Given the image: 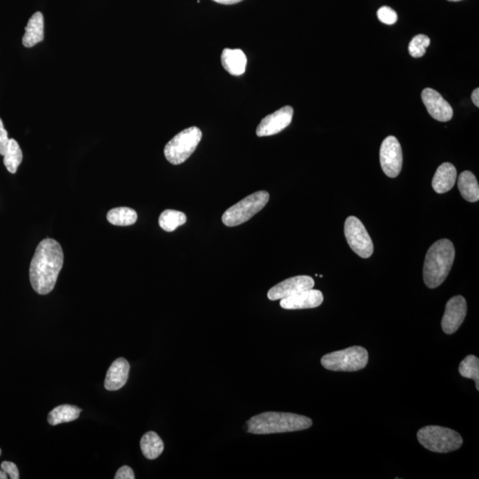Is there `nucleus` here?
Wrapping results in <instances>:
<instances>
[{"label":"nucleus","instance_id":"f257e3e1","mask_svg":"<svg viewBox=\"0 0 479 479\" xmlns=\"http://www.w3.org/2000/svg\"><path fill=\"white\" fill-rule=\"evenodd\" d=\"M63 260L61 246L55 240L45 239L37 245L30 267L31 286L37 293L46 295L54 289Z\"/></svg>","mask_w":479,"mask_h":479},{"label":"nucleus","instance_id":"f03ea898","mask_svg":"<svg viewBox=\"0 0 479 479\" xmlns=\"http://www.w3.org/2000/svg\"><path fill=\"white\" fill-rule=\"evenodd\" d=\"M247 424L248 433L264 435L307 430L313 421L297 413L266 412L253 416Z\"/></svg>","mask_w":479,"mask_h":479},{"label":"nucleus","instance_id":"7ed1b4c3","mask_svg":"<svg viewBox=\"0 0 479 479\" xmlns=\"http://www.w3.org/2000/svg\"><path fill=\"white\" fill-rule=\"evenodd\" d=\"M456 257L455 246L447 239L438 240L429 248L424 266L426 286L436 289L446 281Z\"/></svg>","mask_w":479,"mask_h":479},{"label":"nucleus","instance_id":"20e7f679","mask_svg":"<svg viewBox=\"0 0 479 479\" xmlns=\"http://www.w3.org/2000/svg\"><path fill=\"white\" fill-rule=\"evenodd\" d=\"M418 438L426 449L440 453L458 450L463 443L458 432L441 426H425L418 432Z\"/></svg>","mask_w":479,"mask_h":479},{"label":"nucleus","instance_id":"39448f33","mask_svg":"<svg viewBox=\"0 0 479 479\" xmlns=\"http://www.w3.org/2000/svg\"><path fill=\"white\" fill-rule=\"evenodd\" d=\"M323 368L335 372H355L366 368L369 362L368 351L362 346L333 351L322 358Z\"/></svg>","mask_w":479,"mask_h":479},{"label":"nucleus","instance_id":"423d86ee","mask_svg":"<svg viewBox=\"0 0 479 479\" xmlns=\"http://www.w3.org/2000/svg\"><path fill=\"white\" fill-rule=\"evenodd\" d=\"M269 199V193L266 191H257L242 199L223 214L224 225L233 228L248 222L252 217L264 209Z\"/></svg>","mask_w":479,"mask_h":479},{"label":"nucleus","instance_id":"0eeeda50","mask_svg":"<svg viewBox=\"0 0 479 479\" xmlns=\"http://www.w3.org/2000/svg\"><path fill=\"white\" fill-rule=\"evenodd\" d=\"M203 133L197 127L182 130L173 137L164 148V155L168 162L174 166L184 163L197 149Z\"/></svg>","mask_w":479,"mask_h":479},{"label":"nucleus","instance_id":"6e6552de","mask_svg":"<svg viewBox=\"0 0 479 479\" xmlns=\"http://www.w3.org/2000/svg\"><path fill=\"white\" fill-rule=\"evenodd\" d=\"M344 235L348 244L360 257L369 258L374 252V244L363 224L356 217H347L344 224Z\"/></svg>","mask_w":479,"mask_h":479},{"label":"nucleus","instance_id":"1a4fd4ad","mask_svg":"<svg viewBox=\"0 0 479 479\" xmlns=\"http://www.w3.org/2000/svg\"><path fill=\"white\" fill-rule=\"evenodd\" d=\"M380 163L382 170L390 178H396L402 170L403 153L399 141L389 136L382 143Z\"/></svg>","mask_w":479,"mask_h":479},{"label":"nucleus","instance_id":"9d476101","mask_svg":"<svg viewBox=\"0 0 479 479\" xmlns=\"http://www.w3.org/2000/svg\"><path fill=\"white\" fill-rule=\"evenodd\" d=\"M467 302L462 295H456L447 302L441 326L447 335L453 334L465 322Z\"/></svg>","mask_w":479,"mask_h":479},{"label":"nucleus","instance_id":"9b49d317","mask_svg":"<svg viewBox=\"0 0 479 479\" xmlns=\"http://www.w3.org/2000/svg\"><path fill=\"white\" fill-rule=\"evenodd\" d=\"M294 110L291 106H285L275 113L264 118L257 128L258 137L275 135L287 128L292 122Z\"/></svg>","mask_w":479,"mask_h":479},{"label":"nucleus","instance_id":"f8f14e48","mask_svg":"<svg viewBox=\"0 0 479 479\" xmlns=\"http://www.w3.org/2000/svg\"><path fill=\"white\" fill-rule=\"evenodd\" d=\"M313 286L314 281L312 277L295 276L278 283L275 287L271 289L267 293V297L272 301L280 300L300 293L301 291L313 289Z\"/></svg>","mask_w":479,"mask_h":479},{"label":"nucleus","instance_id":"ddd939ff","mask_svg":"<svg viewBox=\"0 0 479 479\" xmlns=\"http://www.w3.org/2000/svg\"><path fill=\"white\" fill-rule=\"evenodd\" d=\"M422 99L429 114L434 119L440 122H449L452 119L453 108L440 92L431 88H425L422 92Z\"/></svg>","mask_w":479,"mask_h":479},{"label":"nucleus","instance_id":"4468645a","mask_svg":"<svg viewBox=\"0 0 479 479\" xmlns=\"http://www.w3.org/2000/svg\"><path fill=\"white\" fill-rule=\"evenodd\" d=\"M323 294L318 289H307L281 300V306L286 310L312 309L323 303Z\"/></svg>","mask_w":479,"mask_h":479},{"label":"nucleus","instance_id":"2eb2a0df","mask_svg":"<svg viewBox=\"0 0 479 479\" xmlns=\"http://www.w3.org/2000/svg\"><path fill=\"white\" fill-rule=\"evenodd\" d=\"M130 364L124 358L115 360L108 370L105 379V388L108 391H117L124 387L128 380Z\"/></svg>","mask_w":479,"mask_h":479},{"label":"nucleus","instance_id":"dca6fc26","mask_svg":"<svg viewBox=\"0 0 479 479\" xmlns=\"http://www.w3.org/2000/svg\"><path fill=\"white\" fill-rule=\"evenodd\" d=\"M457 178L456 167L450 163H444L438 168L432 179V188L438 194H444L453 188Z\"/></svg>","mask_w":479,"mask_h":479},{"label":"nucleus","instance_id":"f3484780","mask_svg":"<svg viewBox=\"0 0 479 479\" xmlns=\"http://www.w3.org/2000/svg\"><path fill=\"white\" fill-rule=\"evenodd\" d=\"M224 68L233 76L244 74L247 66V57L241 49H224L222 55Z\"/></svg>","mask_w":479,"mask_h":479},{"label":"nucleus","instance_id":"a211bd4d","mask_svg":"<svg viewBox=\"0 0 479 479\" xmlns=\"http://www.w3.org/2000/svg\"><path fill=\"white\" fill-rule=\"evenodd\" d=\"M43 17L42 12H37L30 17L25 29L23 43L25 48H30L43 40Z\"/></svg>","mask_w":479,"mask_h":479},{"label":"nucleus","instance_id":"6ab92c4d","mask_svg":"<svg viewBox=\"0 0 479 479\" xmlns=\"http://www.w3.org/2000/svg\"><path fill=\"white\" fill-rule=\"evenodd\" d=\"M458 188L462 197L469 203L479 200V185L476 176L471 172L465 170L458 179Z\"/></svg>","mask_w":479,"mask_h":479},{"label":"nucleus","instance_id":"aec40b11","mask_svg":"<svg viewBox=\"0 0 479 479\" xmlns=\"http://www.w3.org/2000/svg\"><path fill=\"white\" fill-rule=\"evenodd\" d=\"M141 449L146 458L155 460L164 452V444L163 440L155 432L148 431L141 438Z\"/></svg>","mask_w":479,"mask_h":479},{"label":"nucleus","instance_id":"412c9836","mask_svg":"<svg viewBox=\"0 0 479 479\" xmlns=\"http://www.w3.org/2000/svg\"><path fill=\"white\" fill-rule=\"evenodd\" d=\"M82 410L76 406L61 405L52 409L48 415V422L51 425H58L75 421L79 418Z\"/></svg>","mask_w":479,"mask_h":479},{"label":"nucleus","instance_id":"4be33fe9","mask_svg":"<svg viewBox=\"0 0 479 479\" xmlns=\"http://www.w3.org/2000/svg\"><path fill=\"white\" fill-rule=\"evenodd\" d=\"M107 219L112 225L127 226L135 224L138 215L136 211L130 208L118 207L108 211Z\"/></svg>","mask_w":479,"mask_h":479},{"label":"nucleus","instance_id":"5701e85b","mask_svg":"<svg viewBox=\"0 0 479 479\" xmlns=\"http://www.w3.org/2000/svg\"><path fill=\"white\" fill-rule=\"evenodd\" d=\"M23 161V151L18 142L14 139L9 141L8 148L4 155V164L8 172L14 174Z\"/></svg>","mask_w":479,"mask_h":479},{"label":"nucleus","instance_id":"b1692460","mask_svg":"<svg viewBox=\"0 0 479 479\" xmlns=\"http://www.w3.org/2000/svg\"><path fill=\"white\" fill-rule=\"evenodd\" d=\"M186 222V216L182 211L166 210L159 217V225L166 232H173Z\"/></svg>","mask_w":479,"mask_h":479},{"label":"nucleus","instance_id":"393cba45","mask_svg":"<svg viewBox=\"0 0 479 479\" xmlns=\"http://www.w3.org/2000/svg\"><path fill=\"white\" fill-rule=\"evenodd\" d=\"M460 375L465 378L475 381L476 387L479 390V360L474 355H468L459 366Z\"/></svg>","mask_w":479,"mask_h":479},{"label":"nucleus","instance_id":"a878e982","mask_svg":"<svg viewBox=\"0 0 479 479\" xmlns=\"http://www.w3.org/2000/svg\"><path fill=\"white\" fill-rule=\"evenodd\" d=\"M430 37L419 34V35L413 37V39L409 43V54L413 58H421L426 54V49L430 46Z\"/></svg>","mask_w":479,"mask_h":479},{"label":"nucleus","instance_id":"bb28decb","mask_svg":"<svg viewBox=\"0 0 479 479\" xmlns=\"http://www.w3.org/2000/svg\"><path fill=\"white\" fill-rule=\"evenodd\" d=\"M378 17L381 23L387 25H393L396 23L398 21L397 12L393 8H389V6H382V8L379 9Z\"/></svg>","mask_w":479,"mask_h":479},{"label":"nucleus","instance_id":"cd10ccee","mask_svg":"<svg viewBox=\"0 0 479 479\" xmlns=\"http://www.w3.org/2000/svg\"><path fill=\"white\" fill-rule=\"evenodd\" d=\"M1 469L8 474V478L11 479H19L20 478V474H19V471L17 466L14 465V462H3L1 463Z\"/></svg>","mask_w":479,"mask_h":479},{"label":"nucleus","instance_id":"c85d7f7f","mask_svg":"<svg viewBox=\"0 0 479 479\" xmlns=\"http://www.w3.org/2000/svg\"><path fill=\"white\" fill-rule=\"evenodd\" d=\"M9 141L10 139L8 138V133L5 129L1 118H0V155H5Z\"/></svg>","mask_w":479,"mask_h":479},{"label":"nucleus","instance_id":"c756f323","mask_svg":"<svg viewBox=\"0 0 479 479\" xmlns=\"http://www.w3.org/2000/svg\"><path fill=\"white\" fill-rule=\"evenodd\" d=\"M135 472L133 469L129 467V466H123L119 469H118L116 476H115V479H135Z\"/></svg>","mask_w":479,"mask_h":479},{"label":"nucleus","instance_id":"7c9ffc66","mask_svg":"<svg viewBox=\"0 0 479 479\" xmlns=\"http://www.w3.org/2000/svg\"><path fill=\"white\" fill-rule=\"evenodd\" d=\"M213 1H215L217 3H219V4L222 5H234L237 4V3L244 1V0H213Z\"/></svg>","mask_w":479,"mask_h":479},{"label":"nucleus","instance_id":"2f4dec72","mask_svg":"<svg viewBox=\"0 0 479 479\" xmlns=\"http://www.w3.org/2000/svg\"><path fill=\"white\" fill-rule=\"evenodd\" d=\"M478 99H479V89L476 88L474 90L473 92H472L471 99H472V101H473V104L476 106H477L478 108L479 107Z\"/></svg>","mask_w":479,"mask_h":479},{"label":"nucleus","instance_id":"473e14b6","mask_svg":"<svg viewBox=\"0 0 479 479\" xmlns=\"http://www.w3.org/2000/svg\"><path fill=\"white\" fill-rule=\"evenodd\" d=\"M8 476L3 469H0V479H8Z\"/></svg>","mask_w":479,"mask_h":479},{"label":"nucleus","instance_id":"72a5a7b5","mask_svg":"<svg viewBox=\"0 0 479 479\" xmlns=\"http://www.w3.org/2000/svg\"><path fill=\"white\" fill-rule=\"evenodd\" d=\"M449 1L458 2V1H462V0H449Z\"/></svg>","mask_w":479,"mask_h":479},{"label":"nucleus","instance_id":"f704fd0d","mask_svg":"<svg viewBox=\"0 0 479 479\" xmlns=\"http://www.w3.org/2000/svg\"><path fill=\"white\" fill-rule=\"evenodd\" d=\"M1 453H2L1 449H0V456H1Z\"/></svg>","mask_w":479,"mask_h":479}]
</instances>
